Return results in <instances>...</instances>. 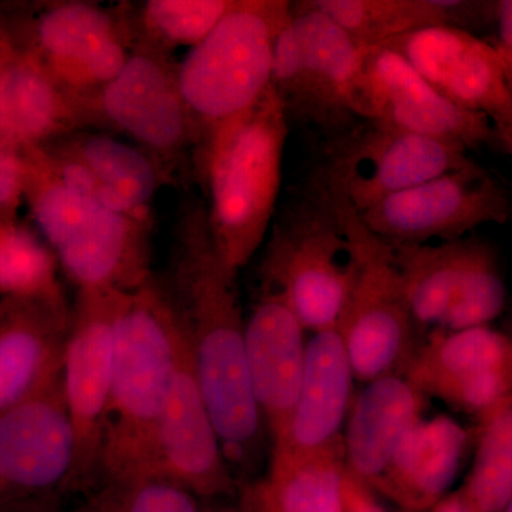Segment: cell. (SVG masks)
I'll list each match as a JSON object with an SVG mask.
<instances>
[{
  "instance_id": "obj_1",
  "label": "cell",
  "mask_w": 512,
  "mask_h": 512,
  "mask_svg": "<svg viewBox=\"0 0 512 512\" xmlns=\"http://www.w3.org/2000/svg\"><path fill=\"white\" fill-rule=\"evenodd\" d=\"M194 367L232 474H249L264 454L265 421L249 380L238 272L218 252L207 205L183 191L167 265L156 274Z\"/></svg>"
},
{
  "instance_id": "obj_2",
  "label": "cell",
  "mask_w": 512,
  "mask_h": 512,
  "mask_svg": "<svg viewBox=\"0 0 512 512\" xmlns=\"http://www.w3.org/2000/svg\"><path fill=\"white\" fill-rule=\"evenodd\" d=\"M178 330L157 276L121 292L101 483L154 478L157 431L173 379Z\"/></svg>"
},
{
  "instance_id": "obj_3",
  "label": "cell",
  "mask_w": 512,
  "mask_h": 512,
  "mask_svg": "<svg viewBox=\"0 0 512 512\" xmlns=\"http://www.w3.org/2000/svg\"><path fill=\"white\" fill-rule=\"evenodd\" d=\"M289 123L274 87L212 140L197 185L225 264L241 271L272 227Z\"/></svg>"
},
{
  "instance_id": "obj_4",
  "label": "cell",
  "mask_w": 512,
  "mask_h": 512,
  "mask_svg": "<svg viewBox=\"0 0 512 512\" xmlns=\"http://www.w3.org/2000/svg\"><path fill=\"white\" fill-rule=\"evenodd\" d=\"M26 150L25 192L33 217L76 291L131 292L146 285L154 276V222L138 221L79 194L57 177L39 147Z\"/></svg>"
},
{
  "instance_id": "obj_5",
  "label": "cell",
  "mask_w": 512,
  "mask_h": 512,
  "mask_svg": "<svg viewBox=\"0 0 512 512\" xmlns=\"http://www.w3.org/2000/svg\"><path fill=\"white\" fill-rule=\"evenodd\" d=\"M292 2L238 0L178 66V80L195 131L194 184L218 131L244 116L272 83L276 37Z\"/></svg>"
},
{
  "instance_id": "obj_6",
  "label": "cell",
  "mask_w": 512,
  "mask_h": 512,
  "mask_svg": "<svg viewBox=\"0 0 512 512\" xmlns=\"http://www.w3.org/2000/svg\"><path fill=\"white\" fill-rule=\"evenodd\" d=\"M269 232L259 284L285 293L306 332L339 329L357 258L329 192L313 177Z\"/></svg>"
},
{
  "instance_id": "obj_7",
  "label": "cell",
  "mask_w": 512,
  "mask_h": 512,
  "mask_svg": "<svg viewBox=\"0 0 512 512\" xmlns=\"http://www.w3.org/2000/svg\"><path fill=\"white\" fill-rule=\"evenodd\" d=\"M173 55L134 45L123 70L97 92L72 97L80 130L120 134L151 158L167 187L194 184L195 131Z\"/></svg>"
},
{
  "instance_id": "obj_8",
  "label": "cell",
  "mask_w": 512,
  "mask_h": 512,
  "mask_svg": "<svg viewBox=\"0 0 512 512\" xmlns=\"http://www.w3.org/2000/svg\"><path fill=\"white\" fill-rule=\"evenodd\" d=\"M291 13L276 37L271 84L289 126L315 128L332 141L363 120L367 49L311 2L292 3Z\"/></svg>"
},
{
  "instance_id": "obj_9",
  "label": "cell",
  "mask_w": 512,
  "mask_h": 512,
  "mask_svg": "<svg viewBox=\"0 0 512 512\" xmlns=\"http://www.w3.org/2000/svg\"><path fill=\"white\" fill-rule=\"evenodd\" d=\"M326 191L356 251L355 284L339 326L355 379L369 383L379 377L403 376L417 352L419 330L410 315L392 247L373 234L340 195Z\"/></svg>"
},
{
  "instance_id": "obj_10",
  "label": "cell",
  "mask_w": 512,
  "mask_h": 512,
  "mask_svg": "<svg viewBox=\"0 0 512 512\" xmlns=\"http://www.w3.org/2000/svg\"><path fill=\"white\" fill-rule=\"evenodd\" d=\"M390 247L417 330L480 328L503 312V275L497 255L485 242L463 238Z\"/></svg>"
},
{
  "instance_id": "obj_11",
  "label": "cell",
  "mask_w": 512,
  "mask_h": 512,
  "mask_svg": "<svg viewBox=\"0 0 512 512\" xmlns=\"http://www.w3.org/2000/svg\"><path fill=\"white\" fill-rule=\"evenodd\" d=\"M120 295L107 289L76 291L62 372L74 434L67 493L87 495L100 485Z\"/></svg>"
},
{
  "instance_id": "obj_12",
  "label": "cell",
  "mask_w": 512,
  "mask_h": 512,
  "mask_svg": "<svg viewBox=\"0 0 512 512\" xmlns=\"http://www.w3.org/2000/svg\"><path fill=\"white\" fill-rule=\"evenodd\" d=\"M316 178L357 215L386 198L468 163L467 150L365 119L329 141Z\"/></svg>"
},
{
  "instance_id": "obj_13",
  "label": "cell",
  "mask_w": 512,
  "mask_h": 512,
  "mask_svg": "<svg viewBox=\"0 0 512 512\" xmlns=\"http://www.w3.org/2000/svg\"><path fill=\"white\" fill-rule=\"evenodd\" d=\"M510 212L504 188L471 161L397 192L359 217L390 244L426 245L458 241L481 225L505 224Z\"/></svg>"
},
{
  "instance_id": "obj_14",
  "label": "cell",
  "mask_w": 512,
  "mask_h": 512,
  "mask_svg": "<svg viewBox=\"0 0 512 512\" xmlns=\"http://www.w3.org/2000/svg\"><path fill=\"white\" fill-rule=\"evenodd\" d=\"M37 52L28 56L70 97L97 92L123 70L133 52L124 3H52L35 28Z\"/></svg>"
},
{
  "instance_id": "obj_15",
  "label": "cell",
  "mask_w": 512,
  "mask_h": 512,
  "mask_svg": "<svg viewBox=\"0 0 512 512\" xmlns=\"http://www.w3.org/2000/svg\"><path fill=\"white\" fill-rule=\"evenodd\" d=\"M363 120L470 150L495 138L487 116L441 96L400 53L389 47L366 50L360 83Z\"/></svg>"
},
{
  "instance_id": "obj_16",
  "label": "cell",
  "mask_w": 512,
  "mask_h": 512,
  "mask_svg": "<svg viewBox=\"0 0 512 512\" xmlns=\"http://www.w3.org/2000/svg\"><path fill=\"white\" fill-rule=\"evenodd\" d=\"M403 376L424 396L480 419L512 396V340L490 326L434 330Z\"/></svg>"
},
{
  "instance_id": "obj_17",
  "label": "cell",
  "mask_w": 512,
  "mask_h": 512,
  "mask_svg": "<svg viewBox=\"0 0 512 512\" xmlns=\"http://www.w3.org/2000/svg\"><path fill=\"white\" fill-rule=\"evenodd\" d=\"M154 478L180 485L198 498L237 493V480L222 453L180 333L173 379L158 424Z\"/></svg>"
},
{
  "instance_id": "obj_18",
  "label": "cell",
  "mask_w": 512,
  "mask_h": 512,
  "mask_svg": "<svg viewBox=\"0 0 512 512\" xmlns=\"http://www.w3.org/2000/svg\"><path fill=\"white\" fill-rule=\"evenodd\" d=\"M39 148L67 187L110 210L154 222V198L167 184L140 148L90 130L63 134Z\"/></svg>"
},
{
  "instance_id": "obj_19",
  "label": "cell",
  "mask_w": 512,
  "mask_h": 512,
  "mask_svg": "<svg viewBox=\"0 0 512 512\" xmlns=\"http://www.w3.org/2000/svg\"><path fill=\"white\" fill-rule=\"evenodd\" d=\"M451 103L484 114L493 126L512 114V96L493 43L470 30L437 26L384 43Z\"/></svg>"
},
{
  "instance_id": "obj_20",
  "label": "cell",
  "mask_w": 512,
  "mask_h": 512,
  "mask_svg": "<svg viewBox=\"0 0 512 512\" xmlns=\"http://www.w3.org/2000/svg\"><path fill=\"white\" fill-rule=\"evenodd\" d=\"M74 434L62 377L32 399L0 414V491L67 493Z\"/></svg>"
},
{
  "instance_id": "obj_21",
  "label": "cell",
  "mask_w": 512,
  "mask_h": 512,
  "mask_svg": "<svg viewBox=\"0 0 512 512\" xmlns=\"http://www.w3.org/2000/svg\"><path fill=\"white\" fill-rule=\"evenodd\" d=\"M305 328L284 292L259 284L245 319L249 380L272 444L284 436L305 370Z\"/></svg>"
},
{
  "instance_id": "obj_22",
  "label": "cell",
  "mask_w": 512,
  "mask_h": 512,
  "mask_svg": "<svg viewBox=\"0 0 512 512\" xmlns=\"http://www.w3.org/2000/svg\"><path fill=\"white\" fill-rule=\"evenodd\" d=\"M72 306L63 292L0 305V414L62 377Z\"/></svg>"
},
{
  "instance_id": "obj_23",
  "label": "cell",
  "mask_w": 512,
  "mask_h": 512,
  "mask_svg": "<svg viewBox=\"0 0 512 512\" xmlns=\"http://www.w3.org/2000/svg\"><path fill=\"white\" fill-rule=\"evenodd\" d=\"M355 380L340 330L312 333L298 400L284 436L271 446V464L342 446Z\"/></svg>"
},
{
  "instance_id": "obj_24",
  "label": "cell",
  "mask_w": 512,
  "mask_h": 512,
  "mask_svg": "<svg viewBox=\"0 0 512 512\" xmlns=\"http://www.w3.org/2000/svg\"><path fill=\"white\" fill-rule=\"evenodd\" d=\"M427 397L406 377L390 375L365 383L350 406L345 431L346 471L357 485H376L400 444L423 417Z\"/></svg>"
},
{
  "instance_id": "obj_25",
  "label": "cell",
  "mask_w": 512,
  "mask_h": 512,
  "mask_svg": "<svg viewBox=\"0 0 512 512\" xmlns=\"http://www.w3.org/2000/svg\"><path fill=\"white\" fill-rule=\"evenodd\" d=\"M468 440L450 417H421L375 487L414 510L436 507L456 481Z\"/></svg>"
},
{
  "instance_id": "obj_26",
  "label": "cell",
  "mask_w": 512,
  "mask_h": 512,
  "mask_svg": "<svg viewBox=\"0 0 512 512\" xmlns=\"http://www.w3.org/2000/svg\"><path fill=\"white\" fill-rule=\"evenodd\" d=\"M80 130L69 96L39 66L23 57L0 72V143L39 147Z\"/></svg>"
},
{
  "instance_id": "obj_27",
  "label": "cell",
  "mask_w": 512,
  "mask_h": 512,
  "mask_svg": "<svg viewBox=\"0 0 512 512\" xmlns=\"http://www.w3.org/2000/svg\"><path fill=\"white\" fill-rule=\"evenodd\" d=\"M365 49L427 28L466 29L481 3L447 0H309Z\"/></svg>"
},
{
  "instance_id": "obj_28",
  "label": "cell",
  "mask_w": 512,
  "mask_h": 512,
  "mask_svg": "<svg viewBox=\"0 0 512 512\" xmlns=\"http://www.w3.org/2000/svg\"><path fill=\"white\" fill-rule=\"evenodd\" d=\"M348 487L342 444L271 464L268 480L249 491L258 512H343Z\"/></svg>"
},
{
  "instance_id": "obj_29",
  "label": "cell",
  "mask_w": 512,
  "mask_h": 512,
  "mask_svg": "<svg viewBox=\"0 0 512 512\" xmlns=\"http://www.w3.org/2000/svg\"><path fill=\"white\" fill-rule=\"evenodd\" d=\"M133 46L173 55L181 46L200 45L238 0H147L123 2Z\"/></svg>"
},
{
  "instance_id": "obj_30",
  "label": "cell",
  "mask_w": 512,
  "mask_h": 512,
  "mask_svg": "<svg viewBox=\"0 0 512 512\" xmlns=\"http://www.w3.org/2000/svg\"><path fill=\"white\" fill-rule=\"evenodd\" d=\"M476 458L461 490L480 512H501L512 495V396L478 419Z\"/></svg>"
},
{
  "instance_id": "obj_31",
  "label": "cell",
  "mask_w": 512,
  "mask_h": 512,
  "mask_svg": "<svg viewBox=\"0 0 512 512\" xmlns=\"http://www.w3.org/2000/svg\"><path fill=\"white\" fill-rule=\"evenodd\" d=\"M57 259L47 242L9 218H0V293L6 298L62 291Z\"/></svg>"
},
{
  "instance_id": "obj_32",
  "label": "cell",
  "mask_w": 512,
  "mask_h": 512,
  "mask_svg": "<svg viewBox=\"0 0 512 512\" xmlns=\"http://www.w3.org/2000/svg\"><path fill=\"white\" fill-rule=\"evenodd\" d=\"M76 512H205L200 498L161 478L106 481Z\"/></svg>"
},
{
  "instance_id": "obj_33",
  "label": "cell",
  "mask_w": 512,
  "mask_h": 512,
  "mask_svg": "<svg viewBox=\"0 0 512 512\" xmlns=\"http://www.w3.org/2000/svg\"><path fill=\"white\" fill-rule=\"evenodd\" d=\"M26 164L18 148L0 143V218H9L25 192Z\"/></svg>"
},
{
  "instance_id": "obj_34",
  "label": "cell",
  "mask_w": 512,
  "mask_h": 512,
  "mask_svg": "<svg viewBox=\"0 0 512 512\" xmlns=\"http://www.w3.org/2000/svg\"><path fill=\"white\" fill-rule=\"evenodd\" d=\"M494 10L495 20H497V40L493 46L512 96V0H501L495 3Z\"/></svg>"
},
{
  "instance_id": "obj_35",
  "label": "cell",
  "mask_w": 512,
  "mask_h": 512,
  "mask_svg": "<svg viewBox=\"0 0 512 512\" xmlns=\"http://www.w3.org/2000/svg\"><path fill=\"white\" fill-rule=\"evenodd\" d=\"M433 512H480L477 511L473 505L470 504V501L464 497V494L457 493L454 495H450V497L444 498L441 500L439 504L434 507Z\"/></svg>"
},
{
  "instance_id": "obj_36",
  "label": "cell",
  "mask_w": 512,
  "mask_h": 512,
  "mask_svg": "<svg viewBox=\"0 0 512 512\" xmlns=\"http://www.w3.org/2000/svg\"><path fill=\"white\" fill-rule=\"evenodd\" d=\"M495 137L503 143L505 150L512 157V114L507 119L495 124Z\"/></svg>"
},
{
  "instance_id": "obj_37",
  "label": "cell",
  "mask_w": 512,
  "mask_h": 512,
  "mask_svg": "<svg viewBox=\"0 0 512 512\" xmlns=\"http://www.w3.org/2000/svg\"><path fill=\"white\" fill-rule=\"evenodd\" d=\"M245 497H247V503L242 505L241 508H225V510H220V508L205 507L204 505V510L205 512H258L256 511L254 500H252V495L251 491H249V488Z\"/></svg>"
},
{
  "instance_id": "obj_38",
  "label": "cell",
  "mask_w": 512,
  "mask_h": 512,
  "mask_svg": "<svg viewBox=\"0 0 512 512\" xmlns=\"http://www.w3.org/2000/svg\"><path fill=\"white\" fill-rule=\"evenodd\" d=\"M501 512H512V495L510 497V500H508L507 505H505L504 510Z\"/></svg>"
},
{
  "instance_id": "obj_39",
  "label": "cell",
  "mask_w": 512,
  "mask_h": 512,
  "mask_svg": "<svg viewBox=\"0 0 512 512\" xmlns=\"http://www.w3.org/2000/svg\"><path fill=\"white\" fill-rule=\"evenodd\" d=\"M8 66V64H2V59H0V72H2L5 67Z\"/></svg>"
},
{
  "instance_id": "obj_40",
  "label": "cell",
  "mask_w": 512,
  "mask_h": 512,
  "mask_svg": "<svg viewBox=\"0 0 512 512\" xmlns=\"http://www.w3.org/2000/svg\"><path fill=\"white\" fill-rule=\"evenodd\" d=\"M511 340H512V335L510 336Z\"/></svg>"
}]
</instances>
